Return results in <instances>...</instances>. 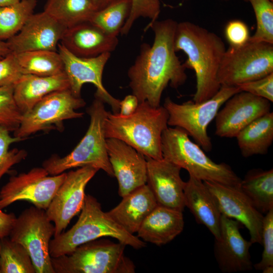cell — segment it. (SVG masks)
I'll return each mask as SVG.
<instances>
[{"label":"cell","instance_id":"8992f818","mask_svg":"<svg viewBox=\"0 0 273 273\" xmlns=\"http://www.w3.org/2000/svg\"><path fill=\"white\" fill-rule=\"evenodd\" d=\"M86 112L90 117L89 125L74 149L64 157L53 155L42 163V167L50 175L59 174L74 168L92 166L114 176L106 147L104 124L108 111L104 103L95 98Z\"/></svg>","mask_w":273,"mask_h":273},{"label":"cell","instance_id":"4dcf8cb0","mask_svg":"<svg viewBox=\"0 0 273 273\" xmlns=\"http://www.w3.org/2000/svg\"><path fill=\"white\" fill-rule=\"evenodd\" d=\"M37 0H21L0 8V40H8L18 33L33 14Z\"/></svg>","mask_w":273,"mask_h":273},{"label":"cell","instance_id":"484cf974","mask_svg":"<svg viewBox=\"0 0 273 273\" xmlns=\"http://www.w3.org/2000/svg\"><path fill=\"white\" fill-rule=\"evenodd\" d=\"M236 138L244 157L267 153L273 142V112L270 111L252 122Z\"/></svg>","mask_w":273,"mask_h":273},{"label":"cell","instance_id":"f546056e","mask_svg":"<svg viewBox=\"0 0 273 273\" xmlns=\"http://www.w3.org/2000/svg\"><path fill=\"white\" fill-rule=\"evenodd\" d=\"M130 9V0H112L103 9L96 11L89 21L107 34L117 37Z\"/></svg>","mask_w":273,"mask_h":273},{"label":"cell","instance_id":"ac0fdd59","mask_svg":"<svg viewBox=\"0 0 273 273\" xmlns=\"http://www.w3.org/2000/svg\"><path fill=\"white\" fill-rule=\"evenodd\" d=\"M243 225L221 215L220 238L215 239L214 254L219 269L224 273L248 271L253 264L249 249L252 243L245 240L240 229Z\"/></svg>","mask_w":273,"mask_h":273},{"label":"cell","instance_id":"7402d4cb","mask_svg":"<svg viewBox=\"0 0 273 273\" xmlns=\"http://www.w3.org/2000/svg\"><path fill=\"white\" fill-rule=\"evenodd\" d=\"M108 215L128 233H136L143 222L157 206V201L147 184L122 197Z\"/></svg>","mask_w":273,"mask_h":273},{"label":"cell","instance_id":"60d3db41","mask_svg":"<svg viewBox=\"0 0 273 273\" xmlns=\"http://www.w3.org/2000/svg\"><path fill=\"white\" fill-rule=\"evenodd\" d=\"M139 103L137 98L134 95H128L120 101L118 113L123 116H129L135 111Z\"/></svg>","mask_w":273,"mask_h":273},{"label":"cell","instance_id":"b9f144b4","mask_svg":"<svg viewBox=\"0 0 273 273\" xmlns=\"http://www.w3.org/2000/svg\"><path fill=\"white\" fill-rule=\"evenodd\" d=\"M0 209V239L9 236L16 217L14 213H6Z\"/></svg>","mask_w":273,"mask_h":273},{"label":"cell","instance_id":"d6986e66","mask_svg":"<svg viewBox=\"0 0 273 273\" xmlns=\"http://www.w3.org/2000/svg\"><path fill=\"white\" fill-rule=\"evenodd\" d=\"M108 157L119 186V195L124 197L147 184L146 157L125 142L115 138L106 139Z\"/></svg>","mask_w":273,"mask_h":273},{"label":"cell","instance_id":"c3c4849f","mask_svg":"<svg viewBox=\"0 0 273 273\" xmlns=\"http://www.w3.org/2000/svg\"><path fill=\"white\" fill-rule=\"evenodd\" d=\"M220 1H229V0H220Z\"/></svg>","mask_w":273,"mask_h":273},{"label":"cell","instance_id":"681fc988","mask_svg":"<svg viewBox=\"0 0 273 273\" xmlns=\"http://www.w3.org/2000/svg\"><path fill=\"white\" fill-rule=\"evenodd\" d=\"M270 1L273 2V0H270Z\"/></svg>","mask_w":273,"mask_h":273},{"label":"cell","instance_id":"30bf717a","mask_svg":"<svg viewBox=\"0 0 273 273\" xmlns=\"http://www.w3.org/2000/svg\"><path fill=\"white\" fill-rule=\"evenodd\" d=\"M85 105L84 100L75 96L70 88L52 92L23 114L14 136L25 140L39 131L63 130L65 120L83 116L84 113L76 110Z\"/></svg>","mask_w":273,"mask_h":273},{"label":"cell","instance_id":"5bb4252c","mask_svg":"<svg viewBox=\"0 0 273 273\" xmlns=\"http://www.w3.org/2000/svg\"><path fill=\"white\" fill-rule=\"evenodd\" d=\"M58 52L62 59L64 72L72 93L80 97L82 85L86 83H92L97 88L95 98L109 105L112 113H118L120 100L110 94L102 82L103 71L110 58L111 53H105L93 57H80L71 53L60 43L58 44Z\"/></svg>","mask_w":273,"mask_h":273},{"label":"cell","instance_id":"74e56055","mask_svg":"<svg viewBox=\"0 0 273 273\" xmlns=\"http://www.w3.org/2000/svg\"><path fill=\"white\" fill-rule=\"evenodd\" d=\"M23 75L14 53L0 59V87H14Z\"/></svg>","mask_w":273,"mask_h":273},{"label":"cell","instance_id":"603a6c76","mask_svg":"<svg viewBox=\"0 0 273 273\" xmlns=\"http://www.w3.org/2000/svg\"><path fill=\"white\" fill-rule=\"evenodd\" d=\"M185 205L199 224L205 226L214 237L220 238L221 214L217 203L203 181L189 175L184 186Z\"/></svg>","mask_w":273,"mask_h":273},{"label":"cell","instance_id":"ffe728a7","mask_svg":"<svg viewBox=\"0 0 273 273\" xmlns=\"http://www.w3.org/2000/svg\"><path fill=\"white\" fill-rule=\"evenodd\" d=\"M147 185L151 189L158 205L183 211L185 207L184 181L181 168L164 159L146 157Z\"/></svg>","mask_w":273,"mask_h":273},{"label":"cell","instance_id":"4316f807","mask_svg":"<svg viewBox=\"0 0 273 273\" xmlns=\"http://www.w3.org/2000/svg\"><path fill=\"white\" fill-rule=\"evenodd\" d=\"M240 188L261 213L273 208V169L249 170L241 179Z\"/></svg>","mask_w":273,"mask_h":273},{"label":"cell","instance_id":"ab89813d","mask_svg":"<svg viewBox=\"0 0 273 273\" xmlns=\"http://www.w3.org/2000/svg\"><path fill=\"white\" fill-rule=\"evenodd\" d=\"M224 34L230 47H232L245 44L250 37L248 27L239 20L229 21L225 27Z\"/></svg>","mask_w":273,"mask_h":273},{"label":"cell","instance_id":"ba28073f","mask_svg":"<svg viewBox=\"0 0 273 273\" xmlns=\"http://www.w3.org/2000/svg\"><path fill=\"white\" fill-rule=\"evenodd\" d=\"M240 92L236 86L221 85L212 97L201 103L189 101L178 104L167 97L163 107L168 113V125L184 129L203 150L209 152L212 145L207 133L209 124L225 102Z\"/></svg>","mask_w":273,"mask_h":273},{"label":"cell","instance_id":"d4e9b609","mask_svg":"<svg viewBox=\"0 0 273 273\" xmlns=\"http://www.w3.org/2000/svg\"><path fill=\"white\" fill-rule=\"evenodd\" d=\"M67 88H70V86L65 72L51 76L24 74L14 86L13 94L16 103L23 114L49 94Z\"/></svg>","mask_w":273,"mask_h":273},{"label":"cell","instance_id":"44dd1931","mask_svg":"<svg viewBox=\"0 0 273 273\" xmlns=\"http://www.w3.org/2000/svg\"><path fill=\"white\" fill-rule=\"evenodd\" d=\"M60 43L74 55L84 58L111 53L117 47V36L107 34L89 21L67 28Z\"/></svg>","mask_w":273,"mask_h":273},{"label":"cell","instance_id":"f907efd6","mask_svg":"<svg viewBox=\"0 0 273 273\" xmlns=\"http://www.w3.org/2000/svg\"><path fill=\"white\" fill-rule=\"evenodd\" d=\"M185 1H188V0H185Z\"/></svg>","mask_w":273,"mask_h":273},{"label":"cell","instance_id":"836d02e7","mask_svg":"<svg viewBox=\"0 0 273 273\" xmlns=\"http://www.w3.org/2000/svg\"><path fill=\"white\" fill-rule=\"evenodd\" d=\"M23 140L12 136L10 130L0 125V180L13 166L26 158L27 153L25 150L16 148L9 150L11 144Z\"/></svg>","mask_w":273,"mask_h":273},{"label":"cell","instance_id":"f35d334b","mask_svg":"<svg viewBox=\"0 0 273 273\" xmlns=\"http://www.w3.org/2000/svg\"><path fill=\"white\" fill-rule=\"evenodd\" d=\"M241 91L273 102V73L262 78L237 85Z\"/></svg>","mask_w":273,"mask_h":273},{"label":"cell","instance_id":"7bdbcfd3","mask_svg":"<svg viewBox=\"0 0 273 273\" xmlns=\"http://www.w3.org/2000/svg\"><path fill=\"white\" fill-rule=\"evenodd\" d=\"M112 0H90L97 10L103 9Z\"/></svg>","mask_w":273,"mask_h":273},{"label":"cell","instance_id":"83f0119b","mask_svg":"<svg viewBox=\"0 0 273 273\" xmlns=\"http://www.w3.org/2000/svg\"><path fill=\"white\" fill-rule=\"evenodd\" d=\"M14 53L24 74L51 76L64 72L63 62L58 51L40 50Z\"/></svg>","mask_w":273,"mask_h":273},{"label":"cell","instance_id":"8fae6325","mask_svg":"<svg viewBox=\"0 0 273 273\" xmlns=\"http://www.w3.org/2000/svg\"><path fill=\"white\" fill-rule=\"evenodd\" d=\"M54 233V225L46 210L33 206L16 217L9 236L27 251L36 273H55L49 251Z\"/></svg>","mask_w":273,"mask_h":273},{"label":"cell","instance_id":"d590c367","mask_svg":"<svg viewBox=\"0 0 273 273\" xmlns=\"http://www.w3.org/2000/svg\"><path fill=\"white\" fill-rule=\"evenodd\" d=\"M131 9L129 16L121 30L122 35H127L134 22L140 17L149 18L151 22L157 20L160 12L159 0H130Z\"/></svg>","mask_w":273,"mask_h":273},{"label":"cell","instance_id":"d6a6232c","mask_svg":"<svg viewBox=\"0 0 273 273\" xmlns=\"http://www.w3.org/2000/svg\"><path fill=\"white\" fill-rule=\"evenodd\" d=\"M249 2L256 18V29L249 40L273 44V3L270 0H244Z\"/></svg>","mask_w":273,"mask_h":273},{"label":"cell","instance_id":"4fadbf2b","mask_svg":"<svg viewBox=\"0 0 273 273\" xmlns=\"http://www.w3.org/2000/svg\"><path fill=\"white\" fill-rule=\"evenodd\" d=\"M98 170L92 166H84L66 173L46 210L48 218L54 224V237L64 232L73 217L81 211L86 196L85 187Z\"/></svg>","mask_w":273,"mask_h":273},{"label":"cell","instance_id":"3957f363","mask_svg":"<svg viewBox=\"0 0 273 273\" xmlns=\"http://www.w3.org/2000/svg\"><path fill=\"white\" fill-rule=\"evenodd\" d=\"M168 116L163 106L154 107L147 101L139 103L135 111L128 116L108 112L105 136L125 142L146 157L162 159L161 136L168 127Z\"/></svg>","mask_w":273,"mask_h":273},{"label":"cell","instance_id":"cb8c5ba5","mask_svg":"<svg viewBox=\"0 0 273 273\" xmlns=\"http://www.w3.org/2000/svg\"><path fill=\"white\" fill-rule=\"evenodd\" d=\"M183 212L157 205L143 222L137 236L145 242L165 245L183 231Z\"/></svg>","mask_w":273,"mask_h":273},{"label":"cell","instance_id":"e575fe53","mask_svg":"<svg viewBox=\"0 0 273 273\" xmlns=\"http://www.w3.org/2000/svg\"><path fill=\"white\" fill-rule=\"evenodd\" d=\"M13 86L0 87V125L10 131L19 127L23 114L14 97Z\"/></svg>","mask_w":273,"mask_h":273},{"label":"cell","instance_id":"9c48e42d","mask_svg":"<svg viewBox=\"0 0 273 273\" xmlns=\"http://www.w3.org/2000/svg\"><path fill=\"white\" fill-rule=\"evenodd\" d=\"M273 73V44L249 40L239 47L226 50L217 80L220 85L236 86Z\"/></svg>","mask_w":273,"mask_h":273},{"label":"cell","instance_id":"f1b7e54d","mask_svg":"<svg viewBox=\"0 0 273 273\" xmlns=\"http://www.w3.org/2000/svg\"><path fill=\"white\" fill-rule=\"evenodd\" d=\"M96 11L90 0H48L44 8L66 28L89 21Z\"/></svg>","mask_w":273,"mask_h":273},{"label":"cell","instance_id":"6da1fadb","mask_svg":"<svg viewBox=\"0 0 273 273\" xmlns=\"http://www.w3.org/2000/svg\"><path fill=\"white\" fill-rule=\"evenodd\" d=\"M177 22L172 19L150 22L154 33L152 46L143 43L127 75L129 86L139 103L160 105L162 93L168 84L177 88L187 79L186 67L176 55L174 36Z\"/></svg>","mask_w":273,"mask_h":273},{"label":"cell","instance_id":"ee69618b","mask_svg":"<svg viewBox=\"0 0 273 273\" xmlns=\"http://www.w3.org/2000/svg\"><path fill=\"white\" fill-rule=\"evenodd\" d=\"M10 52L7 42L0 40V59L4 58Z\"/></svg>","mask_w":273,"mask_h":273},{"label":"cell","instance_id":"1f68e13d","mask_svg":"<svg viewBox=\"0 0 273 273\" xmlns=\"http://www.w3.org/2000/svg\"><path fill=\"white\" fill-rule=\"evenodd\" d=\"M0 271L1 273H36L26 249L7 237L1 239Z\"/></svg>","mask_w":273,"mask_h":273},{"label":"cell","instance_id":"9a60e30c","mask_svg":"<svg viewBox=\"0 0 273 273\" xmlns=\"http://www.w3.org/2000/svg\"><path fill=\"white\" fill-rule=\"evenodd\" d=\"M271 102L249 93L238 92L225 102L215 116L216 135L236 138L245 127L270 112Z\"/></svg>","mask_w":273,"mask_h":273},{"label":"cell","instance_id":"7c38bea8","mask_svg":"<svg viewBox=\"0 0 273 273\" xmlns=\"http://www.w3.org/2000/svg\"><path fill=\"white\" fill-rule=\"evenodd\" d=\"M66 174V172H63L49 175L48 171L41 167L11 176L0 191V209L16 201L24 200L46 210Z\"/></svg>","mask_w":273,"mask_h":273},{"label":"cell","instance_id":"bcb514c9","mask_svg":"<svg viewBox=\"0 0 273 273\" xmlns=\"http://www.w3.org/2000/svg\"><path fill=\"white\" fill-rule=\"evenodd\" d=\"M273 266H268L262 270L263 273H272Z\"/></svg>","mask_w":273,"mask_h":273},{"label":"cell","instance_id":"7dc6e473","mask_svg":"<svg viewBox=\"0 0 273 273\" xmlns=\"http://www.w3.org/2000/svg\"><path fill=\"white\" fill-rule=\"evenodd\" d=\"M0 246H1V239H0ZM0 273H1V271H0Z\"/></svg>","mask_w":273,"mask_h":273},{"label":"cell","instance_id":"2e32d148","mask_svg":"<svg viewBox=\"0 0 273 273\" xmlns=\"http://www.w3.org/2000/svg\"><path fill=\"white\" fill-rule=\"evenodd\" d=\"M203 181L214 198L221 215L237 220L245 226L249 232L250 241L252 244H261L263 215L240 187Z\"/></svg>","mask_w":273,"mask_h":273},{"label":"cell","instance_id":"277c9868","mask_svg":"<svg viewBox=\"0 0 273 273\" xmlns=\"http://www.w3.org/2000/svg\"><path fill=\"white\" fill-rule=\"evenodd\" d=\"M111 237L126 246L139 249L146 246V242L132 235L115 222L104 212L96 198L86 195L79 218L66 232L54 237L50 243L51 257H57L72 252L78 246L103 237Z\"/></svg>","mask_w":273,"mask_h":273},{"label":"cell","instance_id":"8d00e7d4","mask_svg":"<svg viewBox=\"0 0 273 273\" xmlns=\"http://www.w3.org/2000/svg\"><path fill=\"white\" fill-rule=\"evenodd\" d=\"M263 216L261 243L263 250L260 261L254 265L258 270L262 271L264 268L273 266V208Z\"/></svg>","mask_w":273,"mask_h":273},{"label":"cell","instance_id":"7a4b0ae2","mask_svg":"<svg viewBox=\"0 0 273 273\" xmlns=\"http://www.w3.org/2000/svg\"><path fill=\"white\" fill-rule=\"evenodd\" d=\"M174 49L187 55L184 64L195 72L196 89L193 101L201 103L212 97L221 87L217 75L226 50L222 39L194 23L181 22L176 28Z\"/></svg>","mask_w":273,"mask_h":273},{"label":"cell","instance_id":"52a82bcc","mask_svg":"<svg viewBox=\"0 0 273 273\" xmlns=\"http://www.w3.org/2000/svg\"><path fill=\"white\" fill-rule=\"evenodd\" d=\"M126 245L109 240L91 241L71 253L51 257L55 273H133L135 266L124 254Z\"/></svg>","mask_w":273,"mask_h":273},{"label":"cell","instance_id":"5b68a950","mask_svg":"<svg viewBox=\"0 0 273 273\" xmlns=\"http://www.w3.org/2000/svg\"><path fill=\"white\" fill-rule=\"evenodd\" d=\"M183 129L167 127L161 136L163 158L186 169L189 175L202 181H210L240 187L241 179L231 166L212 161Z\"/></svg>","mask_w":273,"mask_h":273},{"label":"cell","instance_id":"f6af8a7d","mask_svg":"<svg viewBox=\"0 0 273 273\" xmlns=\"http://www.w3.org/2000/svg\"><path fill=\"white\" fill-rule=\"evenodd\" d=\"M20 1L21 0H0V8L14 4Z\"/></svg>","mask_w":273,"mask_h":273},{"label":"cell","instance_id":"e0dca14e","mask_svg":"<svg viewBox=\"0 0 273 273\" xmlns=\"http://www.w3.org/2000/svg\"><path fill=\"white\" fill-rule=\"evenodd\" d=\"M66 28L44 11L32 14L21 30L7 40L11 52L58 51Z\"/></svg>","mask_w":273,"mask_h":273}]
</instances>
